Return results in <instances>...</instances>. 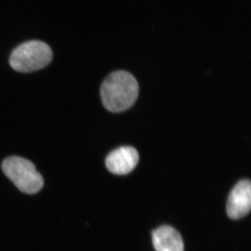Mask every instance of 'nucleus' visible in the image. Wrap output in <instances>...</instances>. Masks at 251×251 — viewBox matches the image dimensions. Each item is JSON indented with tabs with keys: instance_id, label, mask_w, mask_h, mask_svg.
Listing matches in <instances>:
<instances>
[{
	"instance_id": "f257e3e1",
	"label": "nucleus",
	"mask_w": 251,
	"mask_h": 251,
	"mask_svg": "<svg viewBox=\"0 0 251 251\" xmlns=\"http://www.w3.org/2000/svg\"><path fill=\"white\" fill-rule=\"evenodd\" d=\"M138 82L130 73L118 71L112 73L102 84L100 97L104 107L110 112L125 111L138 98Z\"/></svg>"
},
{
	"instance_id": "39448f33",
	"label": "nucleus",
	"mask_w": 251,
	"mask_h": 251,
	"mask_svg": "<svg viewBox=\"0 0 251 251\" xmlns=\"http://www.w3.org/2000/svg\"><path fill=\"white\" fill-rule=\"evenodd\" d=\"M139 161V155L132 147H121L112 151L105 159L109 171L115 175H126L135 168Z\"/></svg>"
},
{
	"instance_id": "423d86ee",
	"label": "nucleus",
	"mask_w": 251,
	"mask_h": 251,
	"mask_svg": "<svg viewBox=\"0 0 251 251\" xmlns=\"http://www.w3.org/2000/svg\"><path fill=\"white\" fill-rule=\"evenodd\" d=\"M152 242L156 251H184L181 234L174 227L163 226L152 232Z\"/></svg>"
},
{
	"instance_id": "7ed1b4c3",
	"label": "nucleus",
	"mask_w": 251,
	"mask_h": 251,
	"mask_svg": "<svg viewBox=\"0 0 251 251\" xmlns=\"http://www.w3.org/2000/svg\"><path fill=\"white\" fill-rule=\"evenodd\" d=\"M2 171L20 191L28 194L39 192L44 186V179L31 161L19 156L6 158Z\"/></svg>"
},
{
	"instance_id": "f03ea898",
	"label": "nucleus",
	"mask_w": 251,
	"mask_h": 251,
	"mask_svg": "<svg viewBox=\"0 0 251 251\" xmlns=\"http://www.w3.org/2000/svg\"><path fill=\"white\" fill-rule=\"evenodd\" d=\"M52 51L48 44L40 41H30L18 46L10 57V65L18 72L29 73L49 65Z\"/></svg>"
},
{
	"instance_id": "20e7f679",
	"label": "nucleus",
	"mask_w": 251,
	"mask_h": 251,
	"mask_svg": "<svg viewBox=\"0 0 251 251\" xmlns=\"http://www.w3.org/2000/svg\"><path fill=\"white\" fill-rule=\"evenodd\" d=\"M251 207V181L243 179L235 185L229 193L226 211L230 219H239L250 212Z\"/></svg>"
}]
</instances>
